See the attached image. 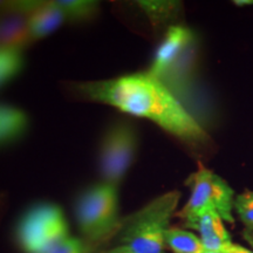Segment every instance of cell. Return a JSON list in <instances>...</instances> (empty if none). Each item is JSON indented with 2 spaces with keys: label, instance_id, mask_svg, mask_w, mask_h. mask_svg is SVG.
<instances>
[{
  "label": "cell",
  "instance_id": "6da1fadb",
  "mask_svg": "<svg viewBox=\"0 0 253 253\" xmlns=\"http://www.w3.org/2000/svg\"><path fill=\"white\" fill-rule=\"evenodd\" d=\"M84 97L150 120L186 142H203L208 135L163 81L149 73H135L110 80L77 84Z\"/></svg>",
  "mask_w": 253,
  "mask_h": 253
},
{
  "label": "cell",
  "instance_id": "7a4b0ae2",
  "mask_svg": "<svg viewBox=\"0 0 253 253\" xmlns=\"http://www.w3.org/2000/svg\"><path fill=\"white\" fill-rule=\"evenodd\" d=\"M179 199V191L167 192L131 214L120 233V244L134 253H164L166 232Z\"/></svg>",
  "mask_w": 253,
  "mask_h": 253
},
{
  "label": "cell",
  "instance_id": "3957f363",
  "mask_svg": "<svg viewBox=\"0 0 253 253\" xmlns=\"http://www.w3.org/2000/svg\"><path fill=\"white\" fill-rule=\"evenodd\" d=\"M68 235L65 214L54 204H39L21 217L17 239L25 253H49Z\"/></svg>",
  "mask_w": 253,
  "mask_h": 253
},
{
  "label": "cell",
  "instance_id": "277c9868",
  "mask_svg": "<svg viewBox=\"0 0 253 253\" xmlns=\"http://www.w3.org/2000/svg\"><path fill=\"white\" fill-rule=\"evenodd\" d=\"M188 184L191 186V195L176 216L188 221L207 211H214L227 223L235 221L232 216L235 192L221 177L199 166L197 171L190 177Z\"/></svg>",
  "mask_w": 253,
  "mask_h": 253
},
{
  "label": "cell",
  "instance_id": "5b68a950",
  "mask_svg": "<svg viewBox=\"0 0 253 253\" xmlns=\"http://www.w3.org/2000/svg\"><path fill=\"white\" fill-rule=\"evenodd\" d=\"M75 214L80 231L88 239L102 238L118 223L119 198L116 186L102 183L86 190L78 199Z\"/></svg>",
  "mask_w": 253,
  "mask_h": 253
},
{
  "label": "cell",
  "instance_id": "8992f818",
  "mask_svg": "<svg viewBox=\"0 0 253 253\" xmlns=\"http://www.w3.org/2000/svg\"><path fill=\"white\" fill-rule=\"evenodd\" d=\"M137 149V135L128 122L108 129L100 148V170L104 183L118 186L130 168Z\"/></svg>",
  "mask_w": 253,
  "mask_h": 253
},
{
  "label": "cell",
  "instance_id": "52a82bcc",
  "mask_svg": "<svg viewBox=\"0 0 253 253\" xmlns=\"http://www.w3.org/2000/svg\"><path fill=\"white\" fill-rule=\"evenodd\" d=\"M192 42L194 34L189 28L183 26L169 27L163 41L158 46L148 73L162 80L175 66V63L181 59L186 49L192 45Z\"/></svg>",
  "mask_w": 253,
  "mask_h": 253
},
{
  "label": "cell",
  "instance_id": "ba28073f",
  "mask_svg": "<svg viewBox=\"0 0 253 253\" xmlns=\"http://www.w3.org/2000/svg\"><path fill=\"white\" fill-rule=\"evenodd\" d=\"M28 18L21 1L6 2L0 11V47L23 49L31 42Z\"/></svg>",
  "mask_w": 253,
  "mask_h": 253
},
{
  "label": "cell",
  "instance_id": "9c48e42d",
  "mask_svg": "<svg viewBox=\"0 0 253 253\" xmlns=\"http://www.w3.org/2000/svg\"><path fill=\"white\" fill-rule=\"evenodd\" d=\"M184 225L199 232L202 244L207 252L219 253L231 244V238L221 217L214 211H207L194 219L184 221Z\"/></svg>",
  "mask_w": 253,
  "mask_h": 253
},
{
  "label": "cell",
  "instance_id": "30bf717a",
  "mask_svg": "<svg viewBox=\"0 0 253 253\" xmlns=\"http://www.w3.org/2000/svg\"><path fill=\"white\" fill-rule=\"evenodd\" d=\"M66 15L61 7L54 2H39L28 18L31 39L38 40L53 33L61 26Z\"/></svg>",
  "mask_w": 253,
  "mask_h": 253
},
{
  "label": "cell",
  "instance_id": "8fae6325",
  "mask_svg": "<svg viewBox=\"0 0 253 253\" xmlns=\"http://www.w3.org/2000/svg\"><path fill=\"white\" fill-rule=\"evenodd\" d=\"M26 126L27 118L25 113L14 107L0 104V145L20 137Z\"/></svg>",
  "mask_w": 253,
  "mask_h": 253
},
{
  "label": "cell",
  "instance_id": "7c38bea8",
  "mask_svg": "<svg viewBox=\"0 0 253 253\" xmlns=\"http://www.w3.org/2000/svg\"><path fill=\"white\" fill-rule=\"evenodd\" d=\"M166 246L173 253H204L201 238L189 231L169 227L166 232Z\"/></svg>",
  "mask_w": 253,
  "mask_h": 253
},
{
  "label": "cell",
  "instance_id": "4fadbf2b",
  "mask_svg": "<svg viewBox=\"0 0 253 253\" xmlns=\"http://www.w3.org/2000/svg\"><path fill=\"white\" fill-rule=\"evenodd\" d=\"M24 65L23 49L0 47V88L13 80L23 71Z\"/></svg>",
  "mask_w": 253,
  "mask_h": 253
},
{
  "label": "cell",
  "instance_id": "5bb4252c",
  "mask_svg": "<svg viewBox=\"0 0 253 253\" xmlns=\"http://www.w3.org/2000/svg\"><path fill=\"white\" fill-rule=\"evenodd\" d=\"M66 19H71L73 21H84L89 20L93 15L96 14L99 4L95 1H79V0H62L56 1Z\"/></svg>",
  "mask_w": 253,
  "mask_h": 253
},
{
  "label": "cell",
  "instance_id": "9a60e30c",
  "mask_svg": "<svg viewBox=\"0 0 253 253\" xmlns=\"http://www.w3.org/2000/svg\"><path fill=\"white\" fill-rule=\"evenodd\" d=\"M233 209L246 229H253V191H245L237 196Z\"/></svg>",
  "mask_w": 253,
  "mask_h": 253
},
{
  "label": "cell",
  "instance_id": "2e32d148",
  "mask_svg": "<svg viewBox=\"0 0 253 253\" xmlns=\"http://www.w3.org/2000/svg\"><path fill=\"white\" fill-rule=\"evenodd\" d=\"M49 253H86V248L80 239L67 237L61 240Z\"/></svg>",
  "mask_w": 253,
  "mask_h": 253
},
{
  "label": "cell",
  "instance_id": "e0dca14e",
  "mask_svg": "<svg viewBox=\"0 0 253 253\" xmlns=\"http://www.w3.org/2000/svg\"><path fill=\"white\" fill-rule=\"evenodd\" d=\"M141 6L145 9L150 17L160 19L170 13V9L175 7L173 2H164V1H143Z\"/></svg>",
  "mask_w": 253,
  "mask_h": 253
},
{
  "label": "cell",
  "instance_id": "ac0fdd59",
  "mask_svg": "<svg viewBox=\"0 0 253 253\" xmlns=\"http://www.w3.org/2000/svg\"><path fill=\"white\" fill-rule=\"evenodd\" d=\"M219 253H253V251L251 250L246 249V248H243V246L240 245H237V244H233V243H231L226 246V248H224L223 250Z\"/></svg>",
  "mask_w": 253,
  "mask_h": 253
},
{
  "label": "cell",
  "instance_id": "d6986e66",
  "mask_svg": "<svg viewBox=\"0 0 253 253\" xmlns=\"http://www.w3.org/2000/svg\"><path fill=\"white\" fill-rule=\"evenodd\" d=\"M243 237L253 248V229H246L245 227V230L243 231Z\"/></svg>",
  "mask_w": 253,
  "mask_h": 253
},
{
  "label": "cell",
  "instance_id": "ffe728a7",
  "mask_svg": "<svg viewBox=\"0 0 253 253\" xmlns=\"http://www.w3.org/2000/svg\"><path fill=\"white\" fill-rule=\"evenodd\" d=\"M107 253H134V252H131L130 250H129L128 248H126V246L120 245V246H118V248L110 250V251H108Z\"/></svg>",
  "mask_w": 253,
  "mask_h": 253
},
{
  "label": "cell",
  "instance_id": "44dd1931",
  "mask_svg": "<svg viewBox=\"0 0 253 253\" xmlns=\"http://www.w3.org/2000/svg\"><path fill=\"white\" fill-rule=\"evenodd\" d=\"M235 5L237 6H248L253 5V0H236Z\"/></svg>",
  "mask_w": 253,
  "mask_h": 253
},
{
  "label": "cell",
  "instance_id": "7402d4cb",
  "mask_svg": "<svg viewBox=\"0 0 253 253\" xmlns=\"http://www.w3.org/2000/svg\"><path fill=\"white\" fill-rule=\"evenodd\" d=\"M204 253H213V252H207V251H205Z\"/></svg>",
  "mask_w": 253,
  "mask_h": 253
}]
</instances>
